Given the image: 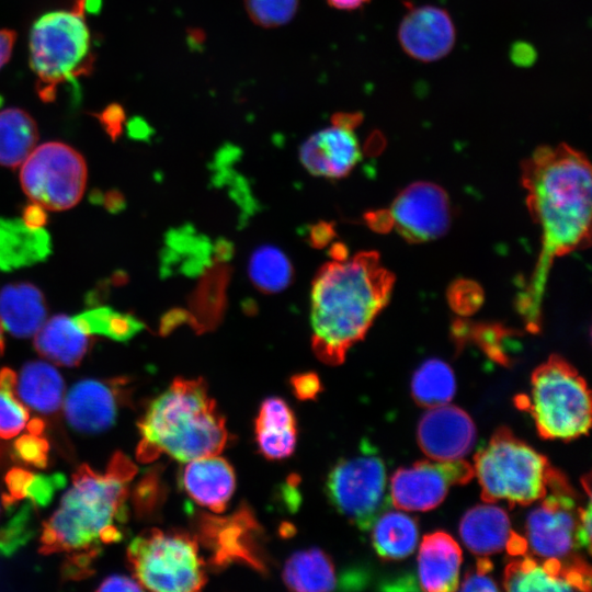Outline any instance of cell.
<instances>
[{"label": "cell", "instance_id": "1", "mask_svg": "<svg viewBox=\"0 0 592 592\" xmlns=\"http://www.w3.org/2000/svg\"><path fill=\"white\" fill-rule=\"evenodd\" d=\"M522 183L542 232V248L516 306L526 328L537 332L554 260L584 249L591 241V167L581 151L567 144L540 146L522 163Z\"/></svg>", "mask_w": 592, "mask_h": 592}, {"label": "cell", "instance_id": "2", "mask_svg": "<svg viewBox=\"0 0 592 592\" xmlns=\"http://www.w3.org/2000/svg\"><path fill=\"white\" fill-rule=\"evenodd\" d=\"M395 283L375 251L322 265L311 287V345L328 365L342 364L388 304Z\"/></svg>", "mask_w": 592, "mask_h": 592}, {"label": "cell", "instance_id": "3", "mask_svg": "<svg viewBox=\"0 0 592 592\" xmlns=\"http://www.w3.org/2000/svg\"><path fill=\"white\" fill-rule=\"evenodd\" d=\"M136 473L135 464L122 452L112 456L104 474L80 465L58 509L43 524L39 553H101L102 545L121 540L128 483Z\"/></svg>", "mask_w": 592, "mask_h": 592}, {"label": "cell", "instance_id": "4", "mask_svg": "<svg viewBox=\"0 0 592 592\" xmlns=\"http://www.w3.org/2000/svg\"><path fill=\"white\" fill-rule=\"evenodd\" d=\"M141 463L166 454L179 462L218 455L227 445L224 415L203 378L177 377L155 398L138 422Z\"/></svg>", "mask_w": 592, "mask_h": 592}, {"label": "cell", "instance_id": "5", "mask_svg": "<svg viewBox=\"0 0 592 592\" xmlns=\"http://www.w3.org/2000/svg\"><path fill=\"white\" fill-rule=\"evenodd\" d=\"M84 11L77 0L71 10L47 12L32 25L30 67L43 101H53L61 83L87 75L92 69V37Z\"/></svg>", "mask_w": 592, "mask_h": 592}, {"label": "cell", "instance_id": "6", "mask_svg": "<svg viewBox=\"0 0 592 592\" xmlns=\"http://www.w3.org/2000/svg\"><path fill=\"white\" fill-rule=\"evenodd\" d=\"M474 471L488 503L505 500L510 508L540 500L559 473L548 459L517 439L506 426L499 428L474 457Z\"/></svg>", "mask_w": 592, "mask_h": 592}, {"label": "cell", "instance_id": "7", "mask_svg": "<svg viewBox=\"0 0 592 592\" xmlns=\"http://www.w3.org/2000/svg\"><path fill=\"white\" fill-rule=\"evenodd\" d=\"M515 401L532 414L543 439L571 441L589 432V388L578 371L559 355L549 356L534 369L530 395Z\"/></svg>", "mask_w": 592, "mask_h": 592}, {"label": "cell", "instance_id": "8", "mask_svg": "<svg viewBox=\"0 0 592 592\" xmlns=\"http://www.w3.org/2000/svg\"><path fill=\"white\" fill-rule=\"evenodd\" d=\"M127 560L139 584L151 591H197L207 580L197 539L183 532H141L129 543Z\"/></svg>", "mask_w": 592, "mask_h": 592}, {"label": "cell", "instance_id": "9", "mask_svg": "<svg viewBox=\"0 0 592 592\" xmlns=\"http://www.w3.org/2000/svg\"><path fill=\"white\" fill-rule=\"evenodd\" d=\"M22 164L21 185L33 203L49 210H65L81 200L87 163L71 146L60 141L42 144Z\"/></svg>", "mask_w": 592, "mask_h": 592}, {"label": "cell", "instance_id": "10", "mask_svg": "<svg viewBox=\"0 0 592 592\" xmlns=\"http://www.w3.org/2000/svg\"><path fill=\"white\" fill-rule=\"evenodd\" d=\"M375 231L396 230L410 242H425L443 236L451 224V205L445 191L431 182H414L402 190L387 209L365 215Z\"/></svg>", "mask_w": 592, "mask_h": 592}, {"label": "cell", "instance_id": "11", "mask_svg": "<svg viewBox=\"0 0 592 592\" xmlns=\"http://www.w3.org/2000/svg\"><path fill=\"white\" fill-rule=\"evenodd\" d=\"M385 487V466L371 454L339 460L326 482L331 504L364 531L374 524L384 508Z\"/></svg>", "mask_w": 592, "mask_h": 592}, {"label": "cell", "instance_id": "12", "mask_svg": "<svg viewBox=\"0 0 592 592\" xmlns=\"http://www.w3.org/2000/svg\"><path fill=\"white\" fill-rule=\"evenodd\" d=\"M576 498L568 479L559 471L539 505L526 519L527 546L536 556L563 561L576 557L580 547Z\"/></svg>", "mask_w": 592, "mask_h": 592}, {"label": "cell", "instance_id": "13", "mask_svg": "<svg viewBox=\"0 0 592 592\" xmlns=\"http://www.w3.org/2000/svg\"><path fill=\"white\" fill-rule=\"evenodd\" d=\"M474 476V466L462 459L417 462L392 474L391 503L405 511L432 510L445 499L449 487L467 483Z\"/></svg>", "mask_w": 592, "mask_h": 592}, {"label": "cell", "instance_id": "14", "mask_svg": "<svg viewBox=\"0 0 592 592\" xmlns=\"http://www.w3.org/2000/svg\"><path fill=\"white\" fill-rule=\"evenodd\" d=\"M196 537L210 551L212 567L223 569L240 562L265 572L258 543L260 526L248 506L242 505L225 517L202 514L196 522Z\"/></svg>", "mask_w": 592, "mask_h": 592}, {"label": "cell", "instance_id": "15", "mask_svg": "<svg viewBox=\"0 0 592 592\" xmlns=\"http://www.w3.org/2000/svg\"><path fill=\"white\" fill-rule=\"evenodd\" d=\"M504 570L503 588L508 591H589L591 571L578 556L563 561L546 558L542 561L519 556Z\"/></svg>", "mask_w": 592, "mask_h": 592}, {"label": "cell", "instance_id": "16", "mask_svg": "<svg viewBox=\"0 0 592 592\" xmlns=\"http://www.w3.org/2000/svg\"><path fill=\"white\" fill-rule=\"evenodd\" d=\"M417 439L432 460H458L474 447L476 426L463 409L445 403L429 408L422 415Z\"/></svg>", "mask_w": 592, "mask_h": 592}, {"label": "cell", "instance_id": "17", "mask_svg": "<svg viewBox=\"0 0 592 592\" xmlns=\"http://www.w3.org/2000/svg\"><path fill=\"white\" fill-rule=\"evenodd\" d=\"M123 383L121 379H83L76 383L69 389L64 403L68 424L84 434H95L111 428L117 417Z\"/></svg>", "mask_w": 592, "mask_h": 592}, {"label": "cell", "instance_id": "18", "mask_svg": "<svg viewBox=\"0 0 592 592\" xmlns=\"http://www.w3.org/2000/svg\"><path fill=\"white\" fill-rule=\"evenodd\" d=\"M403 50L420 61H435L453 48L456 32L449 14L437 7L422 5L406 14L399 26Z\"/></svg>", "mask_w": 592, "mask_h": 592}, {"label": "cell", "instance_id": "19", "mask_svg": "<svg viewBox=\"0 0 592 592\" xmlns=\"http://www.w3.org/2000/svg\"><path fill=\"white\" fill-rule=\"evenodd\" d=\"M354 129L333 125L308 137L299 148V159L314 175L340 179L361 160Z\"/></svg>", "mask_w": 592, "mask_h": 592}, {"label": "cell", "instance_id": "20", "mask_svg": "<svg viewBox=\"0 0 592 592\" xmlns=\"http://www.w3.org/2000/svg\"><path fill=\"white\" fill-rule=\"evenodd\" d=\"M181 483L196 503L221 513L235 491L236 476L225 458L210 455L187 462Z\"/></svg>", "mask_w": 592, "mask_h": 592}, {"label": "cell", "instance_id": "21", "mask_svg": "<svg viewBox=\"0 0 592 592\" xmlns=\"http://www.w3.org/2000/svg\"><path fill=\"white\" fill-rule=\"evenodd\" d=\"M462 549L447 533L439 531L423 537L418 555L421 589L431 592L458 590Z\"/></svg>", "mask_w": 592, "mask_h": 592}, {"label": "cell", "instance_id": "22", "mask_svg": "<svg viewBox=\"0 0 592 592\" xmlns=\"http://www.w3.org/2000/svg\"><path fill=\"white\" fill-rule=\"evenodd\" d=\"M255 441L267 459L291 456L297 441L296 419L292 408L278 397L262 401L254 422Z\"/></svg>", "mask_w": 592, "mask_h": 592}, {"label": "cell", "instance_id": "23", "mask_svg": "<svg viewBox=\"0 0 592 592\" xmlns=\"http://www.w3.org/2000/svg\"><path fill=\"white\" fill-rule=\"evenodd\" d=\"M47 307L43 293L33 284H8L0 291V323L16 338H30L44 325Z\"/></svg>", "mask_w": 592, "mask_h": 592}, {"label": "cell", "instance_id": "24", "mask_svg": "<svg viewBox=\"0 0 592 592\" xmlns=\"http://www.w3.org/2000/svg\"><path fill=\"white\" fill-rule=\"evenodd\" d=\"M459 533L463 543L473 554L487 557L503 550L513 531L506 512L485 502L465 513Z\"/></svg>", "mask_w": 592, "mask_h": 592}, {"label": "cell", "instance_id": "25", "mask_svg": "<svg viewBox=\"0 0 592 592\" xmlns=\"http://www.w3.org/2000/svg\"><path fill=\"white\" fill-rule=\"evenodd\" d=\"M50 250V237L42 227L32 228L22 219L0 218L1 271L35 264L45 260Z\"/></svg>", "mask_w": 592, "mask_h": 592}, {"label": "cell", "instance_id": "26", "mask_svg": "<svg viewBox=\"0 0 592 592\" xmlns=\"http://www.w3.org/2000/svg\"><path fill=\"white\" fill-rule=\"evenodd\" d=\"M34 335L36 351L61 366L79 365L91 345L90 335L73 318L65 315H56L45 321Z\"/></svg>", "mask_w": 592, "mask_h": 592}, {"label": "cell", "instance_id": "27", "mask_svg": "<svg viewBox=\"0 0 592 592\" xmlns=\"http://www.w3.org/2000/svg\"><path fill=\"white\" fill-rule=\"evenodd\" d=\"M231 269L226 262H214L205 269L198 285L189 298L191 327L196 333L215 329L226 307V288Z\"/></svg>", "mask_w": 592, "mask_h": 592}, {"label": "cell", "instance_id": "28", "mask_svg": "<svg viewBox=\"0 0 592 592\" xmlns=\"http://www.w3.org/2000/svg\"><path fill=\"white\" fill-rule=\"evenodd\" d=\"M64 391L65 384L59 372L43 361L26 363L16 376L18 399L43 414L54 413L60 408Z\"/></svg>", "mask_w": 592, "mask_h": 592}, {"label": "cell", "instance_id": "29", "mask_svg": "<svg viewBox=\"0 0 592 592\" xmlns=\"http://www.w3.org/2000/svg\"><path fill=\"white\" fill-rule=\"evenodd\" d=\"M282 577L288 589L299 592L331 591L337 585L334 565L319 548L294 553L286 560Z\"/></svg>", "mask_w": 592, "mask_h": 592}, {"label": "cell", "instance_id": "30", "mask_svg": "<svg viewBox=\"0 0 592 592\" xmlns=\"http://www.w3.org/2000/svg\"><path fill=\"white\" fill-rule=\"evenodd\" d=\"M38 128L24 110L8 107L0 111V164L15 168L22 164L36 147Z\"/></svg>", "mask_w": 592, "mask_h": 592}, {"label": "cell", "instance_id": "31", "mask_svg": "<svg viewBox=\"0 0 592 592\" xmlns=\"http://www.w3.org/2000/svg\"><path fill=\"white\" fill-rule=\"evenodd\" d=\"M415 521L401 511L379 514L373 524L372 542L376 553L386 560L408 557L418 544Z\"/></svg>", "mask_w": 592, "mask_h": 592}, {"label": "cell", "instance_id": "32", "mask_svg": "<svg viewBox=\"0 0 592 592\" xmlns=\"http://www.w3.org/2000/svg\"><path fill=\"white\" fill-rule=\"evenodd\" d=\"M456 390L455 376L445 362L431 358L413 374L411 394L414 401L425 408L448 403Z\"/></svg>", "mask_w": 592, "mask_h": 592}, {"label": "cell", "instance_id": "33", "mask_svg": "<svg viewBox=\"0 0 592 592\" xmlns=\"http://www.w3.org/2000/svg\"><path fill=\"white\" fill-rule=\"evenodd\" d=\"M249 275L259 291L274 294L291 284L293 266L281 250L273 246H262L251 254Z\"/></svg>", "mask_w": 592, "mask_h": 592}, {"label": "cell", "instance_id": "34", "mask_svg": "<svg viewBox=\"0 0 592 592\" xmlns=\"http://www.w3.org/2000/svg\"><path fill=\"white\" fill-rule=\"evenodd\" d=\"M76 323L89 335L96 334L125 342L145 328L134 315L96 307L73 317Z\"/></svg>", "mask_w": 592, "mask_h": 592}, {"label": "cell", "instance_id": "35", "mask_svg": "<svg viewBox=\"0 0 592 592\" xmlns=\"http://www.w3.org/2000/svg\"><path fill=\"white\" fill-rule=\"evenodd\" d=\"M15 504L5 508L10 517L0 527V557H11L27 544L35 532V508L29 501L19 509L15 508Z\"/></svg>", "mask_w": 592, "mask_h": 592}, {"label": "cell", "instance_id": "36", "mask_svg": "<svg viewBox=\"0 0 592 592\" xmlns=\"http://www.w3.org/2000/svg\"><path fill=\"white\" fill-rule=\"evenodd\" d=\"M250 20L263 27L274 29L289 23L299 7V0H243Z\"/></svg>", "mask_w": 592, "mask_h": 592}, {"label": "cell", "instance_id": "37", "mask_svg": "<svg viewBox=\"0 0 592 592\" xmlns=\"http://www.w3.org/2000/svg\"><path fill=\"white\" fill-rule=\"evenodd\" d=\"M27 421L29 412L15 392L0 387V437L11 439L18 435Z\"/></svg>", "mask_w": 592, "mask_h": 592}, {"label": "cell", "instance_id": "38", "mask_svg": "<svg viewBox=\"0 0 592 592\" xmlns=\"http://www.w3.org/2000/svg\"><path fill=\"white\" fill-rule=\"evenodd\" d=\"M49 444L42 434L27 433L13 443V455L16 459L37 468H44L48 463Z\"/></svg>", "mask_w": 592, "mask_h": 592}, {"label": "cell", "instance_id": "39", "mask_svg": "<svg viewBox=\"0 0 592 592\" xmlns=\"http://www.w3.org/2000/svg\"><path fill=\"white\" fill-rule=\"evenodd\" d=\"M65 486L66 477L62 474H33L25 489L24 499H27L35 509L44 508L49 504L57 490Z\"/></svg>", "mask_w": 592, "mask_h": 592}, {"label": "cell", "instance_id": "40", "mask_svg": "<svg viewBox=\"0 0 592 592\" xmlns=\"http://www.w3.org/2000/svg\"><path fill=\"white\" fill-rule=\"evenodd\" d=\"M491 569V561L485 556H481L477 560L475 569L466 573L458 589L462 591H498V585L488 576Z\"/></svg>", "mask_w": 592, "mask_h": 592}, {"label": "cell", "instance_id": "41", "mask_svg": "<svg viewBox=\"0 0 592 592\" xmlns=\"http://www.w3.org/2000/svg\"><path fill=\"white\" fill-rule=\"evenodd\" d=\"M32 476L33 473L22 468H12L7 473L4 478L7 492L2 496L4 508H9L24 499L25 489Z\"/></svg>", "mask_w": 592, "mask_h": 592}, {"label": "cell", "instance_id": "42", "mask_svg": "<svg viewBox=\"0 0 592 592\" xmlns=\"http://www.w3.org/2000/svg\"><path fill=\"white\" fill-rule=\"evenodd\" d=\"M159 490L160 483L153 473L143 477L134 494V503L138 513L147 514L152 511L160 494Z\"/></svg>", "mask_w": 592, "mask_h": 592}, {"label": "cell", "instance_id": "43", "mask_svg": "<svg viewBox=\"0 0 592 592\" xmlns=\"http://www.w3.org/2000/svg\"><path fill=\"white\" fill-rule=\"evenodd\" d=\"M62 567L66 579H82L92 573V565L100 555L95 550H81L70 553Z\"/></svg>", "mask_w": 592, "mask_h": 592}, {"label": "cell", "instance_id": "44", "mask_svg": "<svg viewBox=\"0 0 592 592\" xmlns=\"http://www.w3.org/2000/svg\"><path fill=\"white\" fill-rule=\"evenodd\" d=\"M291 385L299 400L315 399L322 389L320 378L311 372L292 376Z\"/></svg>", "mask_w": 592, "mask_h": 592}, {"label": "cell", "instance_id": "45", "mask_svg": "<svg viewBox=\"0 0 592 592\" xmlns=\"http://www.w3.org/2000/svg\"><path fill=\"white\" fill-rule=\"evenodd\" d=\"M334 236L333 224L320 221L310 227L308 241L314 248L320 249L327 246Z\"/></svg>", "mask_w": 592, "mask_h": 592}, {"label": "cell", "instance_id": "46", "mask_svg": "<svg viewBox=\"0 0 592 592\" xmlns=\"http://www.w3.org/2000/svg\"><path fill=\"white\" fill-rule=\"evenodd\" d=\"M144 588L137 580L128 577L115 574L110 576L102 581L98 591H141Z\"/></svg>", "mask_w": 592, "mask_h": 592}, {"label": "cell", "instance_id": "47", "mask_svg": "<svg viewBox=\"0 0 592 592\" xmlns=\"http://www.w3.org/2000/svg\"><path fill=\"white\" fill-rule=\"evenodd\" d=\"M192 317L189 310L184 309H173L169 312H167L161 321L159 331L160 334L167 335L169 334L173 329L181 326L182 323L186 322L191 325Z\"/></svg>", "mask_w": 592, "mask_h": 592}, {"label": "cell", "instance_id": "48", "mask_svg": "<svg viewBox=\"0 0 592 592\" xmlns=\"http://www.w3.org/2000/svg\"><path fill=\"white\" fill-rule=\"evenodd\" d=\"M15 41L16 33L13 30L0 29V69L11 58Z\"/></svg>", "mask_w": 592, "mask_h": 592}, {"label": "cell", "instance_id": "49", "mask_svg": "<svg viewBox=\"0 0 592 592\" xmlns=\"http://www.w3.org/2000/svg\"><path fill=\"white\" fill-rule=\"evenodd\" d=\"M22 220L32 228H39L46 223L47 216L42 206L33 203L24 208Z\"/></svg>", "mask_w": 592, "mask_h": 592}, {"label": "cell", "instance_id": "50", "mask_svg": "<svg viewBox=\"0 0 592 592\" xmlns=\"http://www.w3.org/2000/svg\"><path fill=\"white\" fill-rule=\"evenodd\" d=\"M363 121V115L361 113H335L331 122L333 125H339L348 128H356Z\"/></svg>", "mask_w": 592, "mask_h": 592}, {"label": "cell", "instance_id": "51", "mask_svg": "<svg viewBox=\"0 0 592 592\" xmlns=\"http://www.w3.org/2000/svg\"><path fill=\"white\" fill-rule=\"evenodd\" d=\"M214 262H226L228 261L232 255V244L231 242L219 239L214 244Z\"/></svg>", "mask_w": 592, "mask_h": 592}, {"label": "cell", "instance_id": "52", "mask_svg": "<svg viewBox=\"0 0 592 592\" xmlns=\"http://www.w3.org/2000/svg\"><path fill=\"white\" fill-rule=\"evenodd\" d=\"M327 3L338 10L352 11L361 8L363 4L369 2V0H326Z\"/></svg>", "mask_w": 592, "mask_h": 592}, {"label": "cell", "instance_id": "53", "mask_svg": "<svg viewBox=\"0 0 592 592\" xmlns=\"http://www.w3.org/2000/svg\"><path fill=\"white\" fill-rule=\"evenodd\" d=\"M330 257L335 261H341L348 258V250L343 243H334L330 248Z\"/></svg>", "mask_w": 592, "mask_h": 592}, {"label": "cell", "instance_id": "54", "mask_svg": "<svg viewBox=\"0 0 592 592\" xmlns=\"http://www.w3.org/2000/svg\"><path fill=\"white\" fill-rule=\"evenodd\" d=\"M45 424L42 419L33 418L27 423V431L34 434H42L44 431Z\"/></svg>", "mask_w": 592, "mask_h": 592}, {"label": "cell", "instance_id": "55", "mask_svg": "<svg viewBox=\"0 0 592 592\" xmlns=\"http://www.w3.org/2000/svg\"><path fill=\"white\" fill-rule=\"evenodd\" d=\"M3 350H4V340H3V334H2V326L0 323V356L3 353Z\"/></svg>", "mask_w": 592, "mask_h": 592}]
</instances>
